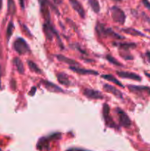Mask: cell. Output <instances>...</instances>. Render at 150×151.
Listing matches in <instances>:
<instances>
[{
  "label": "cell",
  "instance_id": "18",
  "mask_svg": "<svg viewBox=\"0 0 150 151\" xmlns=\"http://www.w3.org/2000/svg\"><path fill=\"white\" fill-rule=\"evenodd\" d=\"M56 58H57V60L60 62H63V63H66V64L71 65V66H78L79 65V63H78L76 60H73V59L69 58L66 57V56L63 55H56Z\"/></svg>",
  "mask_w": 150,
  "mask_h": 151
},
{
  "label": "cell",
  "instance_id": "6",
  "mask_svg": "<svg viewBox=\"0 0 150 151\" xmlns=\"http://www.w3.org/2000/svg\"><path fill=\"white\" fill-rule=\"evenodd\" d=\"M110 14H111L112 19L116 23H119L120 24H124L126 21V15L124 12L119 8L117 6H113L110 8Z\"/></svg>",
  "mask_w": 150,
  "mask_h": 151
},
{
  "label": "cell",
  "instance_id": "25",
  "mask_svg": "<svg viewBox=\"0 0 150 151\" xmlns=\"http://www.w3.org/2000/svg\"><path fill=\"white\" fill-rule=\"evenodd\" d=\"M119 55L121 58H123L124 60H133V56L130 54L129 51H127V50H119Z\"/></svg>",
  "mask_w": 150,
  "mask_h": 151
},
{
  "label": "cell",
  "instance_id": "19",
  "mask_svg": "<svg viewBox=\"0 0 150 151\" xmlns=\"http://www.w3.org/2000/svg\"><path fill=\"white\" fill-rule=\"evenodd\" d=\"M121 30L122 32H125L126 34H129V35H133V36H141V37H146V35L145 34H144L143 32H140L138 29H135V28L132 27H126V28H122Z\"/></svg>",
  "mask_w": 150,
  "mask_h": 151
},
{
  "label": "cell",
  "instance_id": "24",
  "mask_svg": "<svg viewBox=\"0 0 150 151\" xmlns=\"http://www.w3.org/2000/svg\"><path fill=\"white\" fill-rule=\"evenodd\" d=\"M7 11L9 14L15 15L16 12V7L15 1L13 0H7Z\"/></svg>",
  "mask_w": 150,
  "mask_h": 151
},
{
  "label": "cell",
  "instance_id": "35",
  "mask_svg": "<svg viewBox=\"0 0 150 151\" xmlns=\"http://www.w3.org/2000/svg\"><path fill=\"white\" fill-rule=\"evenodd\" d=\"M146 57L147 60H148V61L150 63V51H147L146 52Z\"/></svg>",
  "mask_w": 150,
  "mask_h": 151
},
{
  "label": "cell",
  "instance_id": "20",
  "mask_svg": "<svg viewBox=\"0 0 150 151\" xmlns=\"http://www.w3.org/2000/svg\"><path fill=\"white\" fill-rule=\"evenodd\" d=\"M13 62V63H14L15 66H16L18 72H19V74H21L22 75V74L24 73V66L23 62L21 61V60L19 58H14Z\"/></svg>",
  "mask_w": 150,
  "mask_h": 151
},
{
  "label": "cell",
  "instance_id": "23",
  "mask_svg": "<svg viewBox=\"0 0 150 151\" xmlns=\"http://www.w3.org/2000/svg\"><path fill=\"white\" fill-rule=\"evenodd\" d=\"M88 4L91 6V9L94 10V13H98L100 11V5L98 0H88Z\"/></svg>",
  "mask_w": 150,
  "mask_h": 151
},
{
  "label": "cell",
  "instance_id": "9",
  "mask_svg": "<svg viewBox=\"0 0 150 151\" xmlns=\"http://www.w3.org/2000/svg\"><path fill=\"white\" fill-rule=\"evenodd\" d=\"M82 94L88 98L93 99V100H102L104 98V95H103L101 91L91 89V88H85V89H83Z\"/></svg>",
  "mask_w": 150,
  "mask_h": 151
},
{
  "label": "cell",
  "instance_id": "12",
  "mask_svg": "<svg viewBox=\"0 0 150 151\" xmlns=\"http://www.w3.org/2000/svg\"><path fill=\"white\" fill-rule=\"evenodd\" d=\"M41 83L44 85L45 88H46L48 91H51V92H64V90H63V88L59 87L58 86L55 85V84L53 83L49 82V81H46V80H41Z\"/></svg>",
  "mask_w": 150,
  "mask_h": 151
},
{
  "label": "cell",
  "instance_id": "41",
  "mask_svg": "<svg viewBox=\"0 0 150 151\" xmlns=\"http://www.w3.org/2000/svg\"><path fill=\"white\" fill-rule=\"evenodd\" d=\"M146 31H147V32H150V29H146Z\"/></svg>",
  "mask_w": 150,
  "mask_h": 151
},
{
  "label": "cell",
  "instance_id": "28",
  "mask_svg": "<svg viewBox=\"0 0 150 151\" xmlns=\"http://www.w3.org/2000/svg\"><path fill=\"white\" fill-rule=\"evenodd\" d=\"M71 47H72V48L74 49V50H78V51H79V52L82 53V54H83V55H88V53L86 52V51H85V50H83V49L82 48V47H81L79 44H71Z\"/></svg>",
  "mask_w": 150,
  "mask_h": 151
},
{
  "label": "cell",
  "instance_id": "40",
  "mask_svg": "<svg viewBox=\"0 0 150 151\" xmlns=\"http://www.w3.org/2000/svg\"><path fill=\"white\" fill-rule=\"evenodd\" d=\"M113 1H122V0H113Z\"/></svg>",
  "mask_w": 150,
  "mask_h": 151
},
{
  "label": "cell",
  "instance_id": "30",
  "mask_svg": "<svg viewBox=\"0 0 150 151\" xmlns=\"http://www.w3.org/2000/svg\"><path fill=\"white\" fill-rule=\"evenodd\" d=\"M66 151H91V150H85V149H82V148H77V147H74V148L68 149Z\"/></svg>",
  "mask_w": 150,
  "mask_h": 151
},
{
  "label": "cell",
  "instance_id": "16",
  "mask_svg": "<svg viewBox=\"0 0 150 151\" xmlns=\"http://www.w3.org/2000/svg\"><path fill=\"white\" fill-rule=\"evenodd\" d=\"M115 47H117L119 50H127L129 51L131 49H135L136 47V44L132 42H124V43H113Z\"/></svg>",
  "mask_w": 150,
  "mask_h": 151
},
{
  "label": "cell",
  "instance_id": "26",
  "mask_svg": "<svg viewBox=\"0 0 150 151\" xmlns=\"http://www.w3.org/2000/svg\"><path fill=\"white\" fill-rule=\"evenodd\" d=\"M13 29H14V24L12 22H9L7 27V31H6V37H7V41H9L12 34H13Z\"/></svg>",
  "mask_w": 150,
  "mask_h": 151
},
{
  "label": "cell",
  "instance_id": "4",
  "mask_svg": "<svg viewBox=\"0 0 150 151\" xmlns=\"http://www.w3.org/2000/svg\"><path fill=\"white\" fill-rule=\"evenodd\" d=\"M102 116L106 126L109 127V128H114V129L116 130H119V126L116 125V123L114 122L111 115L110 114V107H109V106L107 103L103 104Z\"/></svg>",
  "mask_w": 150,
  "mask_h": 151
},
{
  "label": "cell",
  "instance_id": "8",
  "mask_svg": "<svg viewBox=\"0 0 150 151\" xmlns=\"http://www.w3.org/2000/svg\"><path fill=\"white\" fill-rule=\"evenodd\" d=\"M115 111L118 116V119H119V122L121 126L126 128H130L132 125V121L129 116L120 108H116Z\"/></svg>",
  "mask_w": 150,
  "mask_h": 151
},
{
  "label": "cell",
  "instance_id": "3",
  "mask_svg": "<svg viewBox=\"0 0 150 151\" xmlns=\"http://www.w3.org/2000/svg\"><path fill=\"white\" fill-rule=\"evenodd\" d=\"M43 29H44V34H45L46 37L48 40L51 41L54 38V36L57 37V38L58 39V44L59 47H60V49H64V46H63V43H62L61 40H60V37H59L58 32L57 31L54 29V27H53V25L51 24V22H44V25H43Z\"/></svg>",
  "mask_w": 150,
  "mask_h": 151
},
{
  "label": "cell",
  "instance_id": "27",
  "mask_svg": "<svg viewBox=\"0 0 150 151\" xmlns=\"http://www.w3.org/2000/svg\"><path fill=\"white\" fill-rule=\"evenodd\" d=\"M105 58L106 60H107V61L110 62V63H112V64L115 65V66H123V65L121 64V63H120V62L118 61L116 59H115L113 57V56L111 55H105Z\"/></svg>",
  "mask_w": 150,
  "mask_h": 151
},
{
  "label": "cell",
  "instance_id": "5",
  "mask_svg": "<svg viewBox=\"0 0 150 151\" xmlns=\"http://www.w3.org/2000/svg\"><path fill=\"white\" fill-rule=\"evenodd\" d=\"M13 49L19 55H25L30 52V48L24 38H18L13 42Z\"/></svg>",
  "mask_w": 150,
  "mask_h": 151
},
{
  "label": "cell",
  "instance_id": "1",
  "mask_svg": "<svg viewBox=\"0 0 150 151\" xmlns=\"http://www.w3.org/2000/svg\"><path fill=\"white\" fill-rule=\"evenodd\" d=\"M96 32L97 35L100 38H111L113 39H124L125 37L116 33V32L113 31V29L110 27H106L105 25L100 22H97L96 25Z\"/></svg>",
  "mask_w": 150,
  "mask_h": 151
},
{
  "label": "cell",
  "instance_id": "38",
  "mask_svg": "<svg viewBox=\"0 0 150 151\" xmlns=\"http://www.w3.org/2000/svg\"><path fill=\"white\" fill-rule=\"evenodd\" d=\"M1 7H2V0H0V10L1 9Z\"/></svg>",
  "mask_w": 150,
  "mask_h": 151
},
{
  "label": "cell",
  "instance_id": "7",
  "mask_svg": "<svg viewBox=\"0 0 150 151\" xmlns=\"http://www.w3.org/2000/svg\"><path fill=\"white\" fill-rule=\"evenodd\" d=\"M40 5V12L45 22H51V14H50V3L49 0H38Z\"/></svg>",
  "mask_w": 150,
  "mask_h": 151
},
{
  "label": "cell",
  "instance_id": "33",
  "mask_svg": "<svg viewBox=\"0 0 150 151\" xmlns=\"http://www.w3.org/2000/svg\"><path fill=\"white\" fill-rule=\"evenodd\" d=\"M35 91H36V88H35V87H32V89H31V91L29 92V95L33 96L34 94H35Z\"/></svg>",
  "mask_w": 150,
  "mask_h": 151
},
{
  "label": "cell",
  "instance_id": "36",
  "mask_svg": "<svg viewBox=\"0 0 150 151\" xmlns=\"http://www.w3.org/2000/svg\"><path fill=\"white\" fill-rule=\"evenodd\" d=\"M52 1H53V2L56 4H60L62 2H63V1H62V0H52Z\"/></svg>",
  "mask_w": 150,
  "mask_h": 151
},
{
  "label": "cell",
  "instance_id": "13",
  "mask_svg": "<svg viewBox=\"0 0 150 151\" xmlns=\"http://www.w3.org/2000/svg\"><path fill=\"white\" fill-rule=\"evenodd\" d=\"M116 75L119 77L122 78H126V79H131L134 80V81H141V77L138 75V74L133 73V72H124V71H117L116 72Z\"/></svg>",
  "mask_w": 150,
  "mask_h": 151
},
{
  "label": "cell",
  "instance_id": "21",
  "mask_svg": "<svg viewBox=\"0 0 150 151\" xmlns=\"http://www.w3.org/2000/svg\"><path fill=\"white\" fill-rule=\"evenodd\" d=\"M101 78H103V79H104V80H107V81H110V82L113 83H115L116 85L119 86H121V87H122V88H124L123 84H122L119 81V80L116 79V78H115L113 75H110V74H107V75H101Z\"/></svg>",
  "mask_w": 150,
  "mask_h": 151
},
{
  "label": "cell",
  "instance_id": "32",
  "mask_svg": "<svg viewBox=\"0 0 150 151\" xmlns=\"http://www.w3.org/2000/svg\"><path fill=\"white\" fill-rule=\"evenodd\" d=\"M26 0H19V4H20L21 8L22 10H24L25 8V3H26Z\"/></svg>",
  "mask_w": 150,
  "mask_h": 151
},
{
  "label": "cell",
  "instance_id": "11",
  "mask_svg": "<svg viewBox=\"0 0 150 151\" xmlns=\"http://www.w3.org/2000/svg\"><path fill=\"white\" fill-rule=\"evenodd\" d=\"M69 3L71 5L72 8L79 14V16L82 19H85V12L83 7H82V4L78 0H69Z\"/></svg>",
  "mask_w": 150,
  "mask_h": 151
},
{
  "label": "cell",
  "instance_id": "14",
  "mask_svg": "<svg viewBox=\"0 0 150 151\" xmlns=\"http://www.w3.org/2000/svg\"><path fill=\"white\" fill-rule=\"evenodd\" d=\"M69 69L74 72L79 74V75H98L99 72L96 71L91 70V69H83V68H79L76 67V66H69Z\"/></svg>",
  "mask_w": 150,
  "mask_h": 151
},
{
  "label": "cell",
  "instance_id": "31",
  "mask_svg": "<svg viewBox=\"0 0 150 151\" xmlns=\"http://www.w3.org/2000/svg\"><path fill=\"white\" fill-rule=\"evenodd\" d=\"M22 27H24V29L25 31H26V35H29V37H32V33H31L30 31L29 30V29H28L27 27H26V26H25L24 24H22Z\"/></svg>",
  "mask_w": 150,
  "mask_h": 151
},
{
  "label": "cell",
  "instance_id": "15",
  "mask_svg": "<svg viewBox=\"0 0 150 151\" xmlns=\"http://www.w3.org/2000/svg\"><path fill=\"white\" fill-rule=\"evenodd\" d=\"M103 88H104V91H107V92L111 93L113 95H114L115 97H117V98L123 99V94H122L121 91L120 90L118 89L117 88L113 86L106 83L103 86Z\"/></svg>",
  "mask_w": 150,
  "mask_h": 151
},
{
  "label": "cell",
  "instance_id": "29",
  "mask_svg": "<svg viewBox=\"0 0 150 151\" xmlns=\"http://www.w3.org/2000/svg\"><path fill=\"white\" fill-rule=\"evenodd\" d=\"M141 1H142L143 4L144 5V7H146V8L148 9L149 10H150V2L148 1V0H141Z\"/></svg>",
  "mask_w": 150,
  "mask_h": 151
},
{
  "label": "cell",
  "instance_id": "37",
  "mask_svg": "<svg viewBox=\"0 0 150 151\" xmlns=\"http://www.w3.org/2000/svg\"><path fill=\"white\" fill-rule=\"evenodd\" d=\"M144 74H145V75H146V77H148V78H150V74L148 73V72H144Z\"/></svg>",
  "mask_w": 150,
  "mask_h": 151
},
{
  "label": "cell",
  "instance_id": "22",
  "mask_svg": "<svg viewBox=\"0 0 150 151\" xmlns=\"http://www.w3.org/2000/svg\"><path fill=\"white\" fill-rule=\"evenodd\" d=\"M26 63H27V65L28 66H29V69H30L32 72H35V73L36 74H38V75H40V74H43V72L41 71V69H40V68L38 66V65H37L35 63H34L33 61H32V60H26Z\"/></svg>",
  "mask_w": 150,
  "mask_h": 151
},
{
  "label": "cell",
  "instance_id": "17",
  "mask_svg": "<svg viewBox=\"0 0 150 151\" xmlns=\"http://www.w3.org/2000/svg\"><path fill=\"white\" fill-rule=\"evenodd\" d=\"M57 78L58 82L60 84L63 86H69L71 85V81L69 80V77L66 75V73H63V72H58L57 74Z\"/></svg>",
  "mask_w": 150,
  "mask_h": 151
},
{
  "label": "cell",
  "instance_id": "2",
  "mask_svg": "<svg viewBox=\"0 0 150 151\" xmlns=\"http://www.w3.org/2000/svg\"><path fill=\"white\" fill-rule=\"evenodd\" d=\"M61 138L60 133H54L50 134L47 137H43L38 139V143L36 145V147L38 150L49 151L50 150V142L55 140H58Z\"/></svg>",
  "mask_w": 150,
  "mask_h": 151
},
{
  "label": "cell",
  "instance_id": "39",
  "mask_svg": "<svg viewBox=\"0 0 150 151\" xmlns=\"http://www.w3.org/2000/svg\"><path fill=\"white\" fill-rule=\"evenodd\" d=\"M0 88H1V66H0Z\"/></svg>",
  "mask_w": 150,
  "mask_h": 151
},
{
  "label": "cell",
  "instance_id": "10",
  "mask_svg": "<svg viewBox=\"0 0 150 151\" xmlns=\"http://www.w3.org/2000/svg\"><path fill=\"white\" fill-rule=\"evenodd\" d=\"M128 89L132 93L138 94H147L150 95V88L149 86H135L129 85L128 86Z\"/></svg>",
  "mask_w": 150,
  "mask_h": 151
},
{
  "label": "cell",
  "instance_id": "34",
  "mask_svg": "<svg viewBox=\"0 0 150 151\" xmlns=\"http://www.w3.org/2000/svg\"><path fill=\"white\" fill-rule=\"evenodd\" d=\"M10 86H11V87L12 88H13V89H15V87L16 86V81H14V80H12L11 81H10Z\"/></svg>",
  "mask_w": 150,
  "mask_h": 151
}]
</instances>
